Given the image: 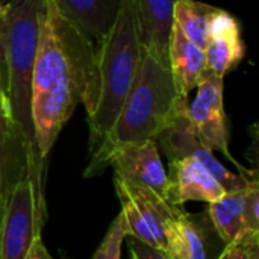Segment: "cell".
Segmentation results:
<instances>
[{"label": "cell", "mask_w": 259, "mask_h": 259, "mask_svg": "<svg viewBox=\"0 0 259 259\" xmlns=\"http://www.w3.org/2000/svg\"><path fill=\"white\" fill-rule=\"evenodd\" d=\"M143 52L134 3L120 0L117 18L94 55L96 105L88 115L91 155L109 137L137 77Z\"/></svg>", "instance_id": "obj_2"}, {"label": "cell", "mask_w": 259, "mask_h": 259, "mask_svg": "<svg viewBox=\"0 0 259 259\" xmlns=\"http://www.w3.org/2000/svg\"><path fill=\"white\" fill-rule=\"evenodd\" d=\"M156 144L168 158L170 203L178 208L188 202L212 203L226 191L243 188L252 181L229 171L215 159L212 150L197 140L188 121L187 109L156 138Z\"/></svg>", "instance_id": "obj_3"}, {"label": "cell", "mask_w": 259, "mask_h": 259, "mask_svg": "<svg viewBox=\"0 0 259 259\" xmlns=\"http://www.w3.org/2000/svg\"><path fill=\"white\" fill-rule=\"evenodd\" d=\"M0 97L9 102V74H8V59H6L2 21H0Z\"/></svg>", "instance_id": "obj_21"}, {"label": "cell", "mask_w": 259, "mask_h": 259, "mask_svg": "<svg viewBox=\"0 0 259 259\" xmlns=\"http://www.w3.org/2000/svg\"><path fill=\"white\" fill-rule=\"evenodd\" d=\"M206 71L223 77L238 67L244 59L246 46L241 36L238 20L225 9L215 8L208 24L206 46Z\"/></svg>", "instance_id": "obj_10"}, {"label": "cell", "mask_w": 259, "mask_h": 259, "mask_svg": "<svg viewBox=\"0 0 259 259\" xmlns=\"http://www.w3.org/2000/svg\"><path fill=\"white\" fill-rule=\"evenodd\" d=\"M44 167L32 152L26 137L12 118L0 120V228L15 187L30 179L35 188L44 194Z\"/></svg>", "instance_id": "obj_8"}, {"label": "cell", "mask_w": 259, "mask_h": 259, "mask_svg": "<svg viewBox=\"0 0 259 259\" xmlns=\"http://www.w3.org/2000/svg\"><path fill=\"white\" fill-rule=\"evenodd\" d=\"M244 226L247 238L259 244V182L258 178L252 179L244 191Z\"/></svg>", "instance_id": "obj_18"}, {"label": "cell", "mask_w": 259, "mask_h": 259, "mask_svg": "<svg viewBox=\"0 0 259 259\" xmlns=\"http://www.w3.org/2000/svg\"><path fill=\"white\" fill-rule=\"evenodd\" d=\"M129 237L123 215L118 214L111 223L108 232L105 234L102 243L94 252L93 259H121V247Z\"/></svg>", "instance_id": "obj_17"}, {"label": "cell", "mask_w": 259, "mask_h": 259, "mask_svg": "<svg viewBox=\"0 0 259 259\" xmlns=\"http://www.w3.org/2000/svg\"><path fill=\"white\" fill-rule=\"evenodd\" d=\"M215 259H259V246H247L241 243L223 246Z\"/></svg>", "instance_id": "obj_20"}, {"label": "cell", "mask_w": 259, "mask_h": 259, "mask_svg": "<svg viewBox=\"0 0 259 259\" xmlns=\"http://www.w3.org/2000/svg\"><path fill=\"white\" fill-rule=\"evenodd\" d=\"M127 246L131 252V259H173L168 253L153 249L132 237H127Z\"/></svg>", "instance_id": "obj_19"}, {"label": "cell", "mask_w": 259, "mask_h": 259, "mask_svg": "<svg viewBox=\"0 0 259 259\" xmlns=\"http://www.w3.org/2000/svg\"><path fill=\"white\" fill-rule=\"evenodd\" d=\"M27 259H53L52 255L49 253L42 238H41V234L35 237L32 246H30V250H29V255Z\"/></svg>", "instance_id": "obj_22"}, {"label": "cell", "mask_w": 259, "mask_h": 259, "mask_svg": "<svg viewBox=\"0 0 259 259\" xmlns=\"http://www.w3.org/2000/svg\"><path fill=\"white\" fill-rule=\"evenodd\" d=\"M114 187L129 237L168 253L167 228L184 209L173 206L150 190L118 176H114Z\"/></svg>", "instance_id": "obj_5"}, {"label": "cell", "mask_w": 259, "mask_h": 259, "mask_svg": "<svg viewBox=\"0 0 259 259\" xmlns=\"http://www.w3.org/2000/svg\"><path fill=\"white\" fill-rule=\"evenodd\" d=\"M144 52L168 64V42L175 26L176 0H132Z\"/></svg>", "instance_id": "obj_13"}, {"label": "cell", "mask_w": 259, "mask_h": 259, "mask_svg": "<svg viewBox=\"0 0 259 259\" xmlns=\"http://www.w3.org/2000/svg\"><path fill=\"white\" fill-rule=\"evenodd\" d=\"M188 105V97H184L175 85L168 64L143 52L137 77L118 118L106 141L91 155L85 178L106 170V158L112 149L131 143L156 141Z\"/></svg>", "instance_id": "obj_1"}, {"label": "cell", "mask_w": 259, "mask_h": 259, "mask_svg": "<svg viewBox=\"0 0 259 259\" xmlns=\"http://www.w3.org/2000/svg\"><path fill=\"white\" fill-rule=\"evenodd\" d=\"M217 237L206 212L182 211L167 228L168 253L173 259H209Z\"/></svg>", "instance_id": "obj_12"}, {"label": "cell", "mask_w": 259, "mask_h": 259, "mask_svg": "<svg viewBox=\"0 0 259 259\" xmlns=\"http://www.w3.org/2000/svg\"><path fill=\"white\" fill-rule=\"evenodd\" d=\"M214 9L215 6L199 0H176L173 20L185 38L197 47L205 49L208 24Z\"/></svg>", "instance_id": "obj_16"}, {"label": "cell", "mask_w": 259, "mask_h": 259, "mask_svg": "<svg viewBox=\"0 0 259 259\" xmlns=\"http://www.w3.org/2000/svg\"><path fill=\"white\" fill-rule=\"evenodd\" d=\"M5 11H6V3L5 2H0V21L5 15Z\"/></svg>", "instance_id": "obj_24"}, {"label": "cell", "mask_w": 259, "mask_h": 259, "mask_svg": "<svg viewBox=\"0 0 259 259\" xmlns=\"http://www.w3.org/2000/svg\"><path fill=\"white\" fill-rule=\"evenodd\" d=\"M62 259H67V258H62Z\"/></svg>", "instance_id": "obj_25"}, {"label": "cell", "mask_w": 259, "mask_h": 259, "mask_svg": "<svg viewBox=\"0 0 259 259\" xmlns=\"http://www.w3.org/2000/svg\"><path fill=\"white\" fill-rule=\"evenodd\" d=\"M44 0H11L2 18L9 74L11 118L26 137L32 152L42 161L33 132L30 93L32 73L36 58Z\"/></svg>", "instance_id": "obj_4"}, {"label": "cell", "mask_w": 259, "mask_h": 259, "mask_svg": "<svg viewBox=\"0 0 259 259\" xmlns=\"http://www.w3.org/2000/svg\"><path fill=\"white\" fill-rule=\"evenodd\" d=\"M108 167L114 168L115 176L141 185L170 202L171 185L162 165L156 141L131 143L112 149L106 158V168Z\"/></svg>", "instance_id": "obj_9"}, {"label": "cell", "mask_w": 259, "mask_h": 259, "mask_svg": "<svg viewBox=\"0 0 259 259\" xmlns=\"http://www.w3.org/2000/svg\"><path fill=\"white\" fill-rule=\"evenodd\" d=\"M247 184L243 188L226 191L219 200L206 205L205 212L223 246H229L235 243H241L247 246H259L247 238L246 226H244L243 205H244V191Z\"/></svg>", "instance_id": "obj_15"}, {"label": "cell", "mask_w": 259, "mask_h": 259, "mask_svg": "<svg viewBox=\"0 0 259 259\" xmlns=\"http://www.w3.org/2000/svg\"><path fill=\"white\" fill-rule=\"evenodd\" d=\"M88 41L99 46L112 27L120 0H47Z\"/></svg>", "instance_id": "obj_11"}, {"label": "cell", "mask_w": 259, "mask_h": 259, "mask_svg": "<svg viewBox=\"0 0 259 259\" xmlns=\"http://www.w3.org/2000/svg\"><path fill=\"white\" fill-rule=\"evenodd\" d=\"M46 220L44 194L27 178L12 191L0 228V259H27Z\"/></svg>", "instance_id": "obj_6"}, {"label": "cell", "mask_w": 259, "mask_h": 259, "mask_svg": "<svg viewBox=\"0 0 259 259\" xmlns=\"http://www.w3.org/2000/svg\"><path fill=\"white\" fill-rule=\"evenodd\" d=\"M223 77L209 71L205 73L197 85V94L187 108L188 121L197 140L209 150H220L235 167L238 175L244 178H256V170L244 168L229 150V129L223 100Z\"/></svg>", "instance_id": "obj_7"}, {"label": "cell", "mask_w": 259, "mask_h": 259, "mask_svg": "<svg viewBox=\"0 0 259 259\" xmlns=\"http://www.w3.org/2000/svg\"><path fill=\"white\" fill-rule=\"evenodd\" d=\"M168 68L178 91L188 97L206 73L205 50L193 44L184 33L173 26L168 42Z\"/></svg>", "instance_id": "obj_14"}, {"label": "cell", "mask_w": 259, "mask_h": 259, "mask_svg": "<svg viewBox=\"0 0 259 259\" xmlns=\"http://www.w3.org/2000/svg\"><path fill=\"white\" fill-rule=\"evenodd\" d=\"M2 118H11V108L9 102L0 97V120Z\"/></svg>", "instance_id": "obj_23"}]
</instances>
